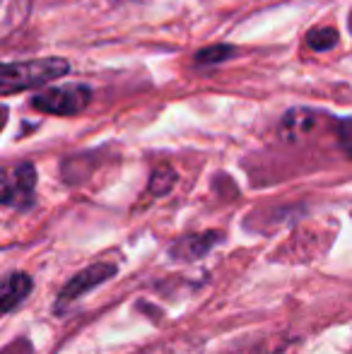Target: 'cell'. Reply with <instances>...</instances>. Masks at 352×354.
Returning <instances> with one entry per match:
<instances>
[{
  "label": "cell",
  "instance_id": "5b68a950",
  "mask_svg": "<svg viewBox=\"0 0 352 354\" xmlns=\"http://www.w3.org/2000/svg\"><path fill=\"white\" fill-rule=\"evenodd\" d=\"M222 241L220 232H205V234H188V236H181L174 246L169 248L172 258L174 261H198V258L207 256L217 243Z\"/></svg>",
  "mask_w": 352,
  "mask_h": 354
},
{
  "label": "cell",
  "instance_id": "8992f818",
  "mask_svg": "<svg viewBox=\"0 0 352 354\" xmlns=\"http://www.w3.org/2000/svg\"><path fill=\"white\" fill-rule=\"evenodd\" d=\"M32 292V280L24 272H8L0 284V308L10 313L17 304H22Z\"/></svg>",
  "mask_w": 352,
  "mask_h": 354
},
{
  "label": "cell",
  "instance_id": "3957f363",
  "mask_svg": "<svg viewBox=\"0 0 352 354\" xmlns=\"http://www.w3.org/2000/svg\"><path fill=\"white\" fill-rule=\"evenodd\" d=\"M34 186H37V171L32 164L24 162L8 169L3 176V205L29 207L34 203Z\"/></svg>",
  "mask_w": 352,
  "mask_h": 354
},
{
  "label": "cell",
  "instance_id": "ba28073f",
  "mask_svg": "<svg viewBox=\"0 0 352 354\" xmlns=\"http://www.w3.org/2000/svg\"><path fill=\"white\" fill-rule=\"evenodd\" d=\"M234 53H237V48L227 46V44H220V46H207V48H203V51H198L196 63L198 66H215V63L230 61Z\"/></svg>",
  "mask_w": 352,
  "mask_h": 354
},
{
  "label": "cell",
  "instance_id": "52a82bcc",
  "mask_svg": "<svg viewBox=\"0 0 352 354\" xmlns=\"http://www.w3.org/2000/svg\"><path fill=\"white\" fill-rule=\"evenodd\" d=\"M306 44H309L311 51H331V48L338 46V32L333 27H314L306 34Z\"/></svg>",
  "mask_w": 352,
  "mask_h": 354
},
{
  "label": "cell",
  "instance_id": "9c48e42d",
  "mask_svg": "<svg viewBox=\"0 0 352 354\" xmlns=\"http://www.w3.org/2000/svg\"><path fill=\"white\" fill-rule=\"evenodd\" d=\"M176 183V174L172 171L169 167H160L155 174H152V181H150V191L155 196H165L172 186Z\"/></svg>",
  "mask_w": 352,
  "mask_h": 354
},
{
  "label": "cell",
  "instance_id": "30bf717a",
  "mask_svg": "<svg viewBox=\"0 0 352 354\" xmlns=\"http://www.w3.org/2000/svg\"><path fill=\"white\" fill-rule=\"evenodd\" d=\"M338 142H340V147H343L345 152H348L350 157H352V118H345V121H340Z\"/></svg>",
  "mask_w": 352,
  "mask_h": 354
},
{
  "label": "cell",
  "instance_id": "7a4b0ae2",
  "mask_svg": "<svg viewBox=\"0 0 352 354\" xmlns=\"http://www.w3.org/2000/svg\"><path fill=\"white\" fill-rule=\"evenodd\" d=\"M92 102V92L85 84H66V87H51L44 92L34 94L32 106L41 113H51V116H75V113L85 111Z\"/></svg>",
  "mask_w": 352,
  "mask_h": 354
},
{
  "label": "cell",
  "instance_id": "6da1fadb",
  "mask_svg": "<svg viewBox=\"0 0 352 354\" xmlns=\"http://www.w3.org/2000/svg\"><path fill=\"white\" fill-rule=\"evenodd\" d=\"M71 71V63L66 58H34V61H19V63H5L0 71V92L15 94L22 89H34L39 84H46L51 80L63 77Z\"/></svg>",
  "mask_w": 352,
  "mask_h": 354
},
{
  "label": "cell",
  "instance_id": "277c9868",
  "mask_svg": "<svg viewBox=\"0 0 352 354\" xmlns=\"http://www.w3.org/2000/svg\"><path fill=\"white\" fill-rule=\"evenodd\" d=\"M113 275H116V266H113V263H94V266L77 272L73 280H68V284L61 289V294H58V304L66 306V304H71V301H77L80 297H85L89 289L109 282Z\"/></svg>",
  "mask_w": 352,
  "mask_h": 354
}]
</instances>
